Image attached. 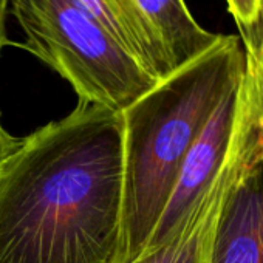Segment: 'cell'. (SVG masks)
I'll list each match as a JSON object with an SVG mask.
<instances>
[{"label": "cell", "instance_id": "cell-1", "mask_svg": "<svg viewBox=\"0 0 263 263\" xmlns=\"http://www.w3.org/2000/svg\"><path fill=\"white\" fill-rule=\"evenodd\" d=\"M122 116L79 101L0 167V263H119Z\"/></svg>", "mask_w": 263, "mask_h": 263}, {"label": "cell", "instance_id": "cell-4", "mask_svg": "<svg viewBox=\"0 0 263 263\" xmlns=\"http://www.w3.org/2000/svg\"><path fill=\"white\" fill-rule=\"evenodd\" d=\"M245 79L252 99L251 118L243 161L218 217L212 263H263V91L249 58Z\"/></svg>", "mask_w": 263, "mask_h": 263}, {"label": "cell", "instance_id": "cell-10", "mask_svg": "<svg viewBox=\"0 0 263 263\" xmlns=\"http://www.w3.org/2000/svg\"><path fill=\"white\" fill-rule=\"evenodd\" d=\"M19 144H21V140L10 135L5 130V127L2 125V121H0V167L4 166V163L10 158V155L17 149Z\"/></svg>", "mask_w": 263, "mask_h": 263}, {"label": "cell", "instance_id": "cell-7", "mask_svg": "<svg viewBox=\"0 0 263 263\" xmlns=\"http://www.w3.org/2000/svg\"><path fill=\"white\" fill-rule=\"evenodd\" d=\"M74 2L155 79L161 81L175 71L160 36L144 16L137 0H74Z\"/></svg>", "mask_w": 263, "mask_h": 263}, {"label": "cell", "instance_id": "cell-11", "mask_svg": "<svg viewBox=\"0 0 263 263\" xmlns=\"http://www.w3.org/2000/svg\"><path fill=\"white\" fill-rule=\"evenodd\" d=\"M7 13H8V0H0V53L8 44L7 39Z\"/></svg>", "mask_w": 263, "mask_h": 263}, {"label": "cell", "instance_id": "cell-3", "mask_svg": "<svg viewBox=\"0 0 263 263\" xmlns=\"http://www.w3.org/2000/svg\"><path fill=\"white\" fill-rule=\"evenodd\" d=\"M22 45L78 93L79 101L122 113L155 79L74 0H8Z\"/></svg>", "mask_w": 263, "mask_h": 263}, {"label": "cell", "instance_id": "cell-8", "mask_svg": "<svg viewBox=\"0 0 263 263\" xmlns=\"http://www.w3.org/2000/svg\"><path fill=\"white\" fill-rule=\"evenodd\" d=\"M160 36L175 70L214 47L221 34L204 30L191 14L184 0H137Z\"/></svg>", "mask_w": 263, "mask_h": 263}, {"label": "cell", "instance_id": "cell-2", "mask_svg": "<svg viewBox=\"0 0 263 263\" xmlns=\"http://www.w3.org/2000/svg\"><path fill=\"white\" fill-rule=\"evenodd\" d=\"M246 51L223 36L206 53L161 79L122 116V241L119 263L146 249L180 167L220 101L240 85Z\"/></svg>", "mask_w": 263, "mask_h": 263}, {"label": "cell", "instance_id": "cell-6", "mask_svg": "<svg viewBox=\"0 0 263 263\" xmlns=\"http://www.w3.org/2000/svg\"><path fill=\"white\" fill-rule=\"evenodd\" d=\"M240 85L220 101L191 146L163 215L144 251L160 246L181 228L224 163L237 122Z\"/></svg>", "mask_w": 263, "mask_h": 263}, {"label": "cell", "instance_id": "cell-5", "mask_svg": "<svg viewBox=\"0 0 263 263\" xmlns=\"http://www.w3.org/2000/svg\"><path fill=\"white\" fill-rule=\"evenodd\" d=\"M251 108V91L241 84L234 137L228 157L215 178L192 208L181 228L169 240L144 251L132 263H212V246L218 217L243 161Z\"/></svg>", "mask_w": 263, "mask_h": 263}, {"label": "cell", "instance_id": "cell-9", "mask_svg": "<svg viewBox=\"0 0 263 263\" xmlns=\"http://www.w3.org/2000/svg\"><path fill=\"white\" fill-rule=\"evenodd\" d=\"M246 53H263V0H226Z\"/></svg>", "mask_w": 263, "mask_h": 263}, {"label": "cell", "instance_id": "cell-12", "mask_svg": "<svg viewBox=\"0 0 263 263\" xmlns=\"http://www.w3.org/2000/svg\"><path fill=\"white\" fill-rule=\"evenodd\" d=\"M246 56L255 64V67L258 70L260 81H261V91H263V53H258V54H249V53H246Z\"/></svg>", "mask_w": 263, "mask_h": 263}]
</instances>
